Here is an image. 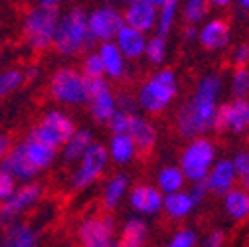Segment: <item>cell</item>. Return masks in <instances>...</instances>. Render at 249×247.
I'll return each mask as SVG.
<instances>
[{"label":"cell","mask_w":249,"mask_h":247,"mask_svg":"<svg viewBox=\"0 0 249 247\" xmlns=\"http://www.w3.org/2000/svg\"><path fill=\"white\" fill-rule=\"evenodd\" d=\"M222 79L217 75H204L194 91V97L186 101L176 113V127L184 139H198L213 129L215 113L220 107Z\"/></svg>","instance_id":"6da1fadb"},{"label":"cell","mask_w":249,"mask_h":247,"mask_svg":"<svg viewBox=\"0 0 249 247\" xmlns=\"http://www.w3.org/2000/svg\"><path fill=\"white\" fill-rule=\"evenodd\" d=\"M93 44L89 28H87V12L83 8H71L59 14L53 46L61 55H75Z\"/></svg>","instance_id":"7a4b0ae2"},{"label":"cell","mask_w":249,"mask_h":247,"mask_svg":"<svg viewBox=\"0 0 249 247\" xmlns=\"http://www.w3.org/2000/svg\"><path fill=\"white\" fill-rule=\"evenodd\" d=\"M57 20H59L57 8H48L42 4L30 8L22 22V36L28 48H32L34 52H44L52 48Z\"/></svg>","instance_id":"3957f363"},{"label":"cell","mask_w":249,"mask_h":247,"mask_svg":"<svg viewBox=\"0 0 249 247\" xmlns=\"http://www.w3.org/2000/svg\"><path fill=\"white\" fill-rule=\"evenodd\" d=\"M178 93V81L172 70H160L154 73L141 89L137 105L146 113H162Z\"/></svg>","instance_id":"277c9868"},{"label":"cell","mask_w":249,"mask_h":247,"mask_svg":"<svg viewBox=\"0 0 249 247\" xmlns=\"http://www.w3.org/2000/svg\"><path fill=\"white\" fill-rule=\"evenodd\" d=\"M215 160H217L215 144L206 137H198V139H192L182 150L178 168L182 170L186 180L198 184V182L206 180V176L212 170Z\"/></svg>","instance_id":"5b68a950"},{"label":"cell","mask_w":249,"mask_h":247,"mask_svg":"<svg viewBox=\"0 0 249 247\" xmlns=\"http://www.w3.org/2000/svg\"><path fill=\"white\" fill-rule=\"evenodd\" d=\"M50 93L61 105L87 103V79L71 68L57 70L50 81Z\"/></svg>","instance_id":"8992f818"},{"label":"cell","mask_w":249,"mask_h":247,"mask_svg":"<svg viewBox=\"0 0 249 247\" xmlns=\"http://www.w3.org/2000/svg\"><path fill=\"white\" fill-rule=\"evenodd\" d=\"M75 133V125L73 121L64 113V111H57V109H52L48 111L40 123L32 129V133H30V137H34L36 141L40 142H46L50 144L52 148H61L68 139Z\"/></svg>","instance_id":"52a82bcc"},{"label":"cell","mask_w":249,"mask_h":247,"mask_svg":"<svg viewBox=\"0 0 249 247\" xmlns=\"http://www.w3.org/2000/svg\"><path fill=\"white\" fill-rule=\"evenodd\" d=\"M42 200V186L36 182L22 184L14 190V194L0 206V226H10L14 222H20L24 213L34 210L38 202Z\"/></svg>","instance_id":"ba28073f"},{"label":"cell","mask_w":249,"mask_h":247,"mask_svg":"<svg viewBox=\"0 0 249 247\" xmlns=\"http://www.w3.org/2000/svg\"><path fill=\"white\" fill-rule=\"evenodd\" d=\"M109 164L107 148L99 142H93L91 148L85 152V157L77 162L75 172L71 174V188L73 190H85L95 180L103 176Z\"/></svg>","instance_id":"9c48e42d"},{"label":"cell","mask_w":249,"mask_h":247,"mask_svg":"<svg viewBox=\"0 0 249 247\" xmlns=\"http://www.w3.org/2000/svg\"><path fill=\"white\" fill-rule=\"evenodd\" d=\"M115 222L111 215H89L77 229L81 247H119L115 237Z\"/></svg>","instance_id":"30bf717a"},{"label":"cell","mask_w":249,"mask_h":247,"mask_svg":"<svg viewBox=\"0 0 249 247\" xmlns=\"http://www.w3.org/2000/svg\"><path fill=\"white\" fill-rule=\"evenodd\" d=\"M124 26L123 12L113 6H99L87 12V28L93 42H113L117 32Z\"/></svg>","instance_id":"8fae6325"},{"label":"cell","mask_w":249,"mask_h":247,"mask_svg":"<svg viewBox=\"0 0 249 247\" xmlns=\"http://www.w3.org/2000/svg\"><path fill=\"white\" fill-rule=\"evenodd\" d=\"M87 105L91 117L99 123H107L117 111V97L113 95V89L105 77L87 79Z\"/></svg>","instance_id":"7c38bea8"},{"label":"cell","mask_w":249,"mask_h":247,"mask_svg":"<svg viewBox=\"0 0 249 247\" xmlns=\"http://www.w3.org/2000/svg\"><path fill=\"white\" fill-rule=\"evenodd\" d=\"M249 127V115L243 99H233L217 107L213 131L220 133H243Z\"/></svg>","instance_id":"4fadbf2b"},{"label":"cell","mask_w":249,"mask_h":247,"mask_svg":"<svg viewBox=\"0 0 249 247\" xmlns=\"http://www.w3.org/2000/svg\"><path fill=\"white\" fill-rule=\"evenodd\" d=\"M204 184H206L208 192H212L215 196H226L230 190H233L237 184V176H235L231 159H217L213 162L212 170L208 172Z\"/></svg>","instance_id":"5bb4252c"},{"label":"cell","mask_w":249,"mask_h":247,"mask_svg":"<svg viewBox=\"0 0 249 247\" xmlns=\"http://www.w3.org/2000/svg\"><path fill=\"white\" fill-rule=\"evenodd\" d=\"M164 196L159 192L157 186L150 184H139L129 192V204L131 208L141 215H154L162 210Z\"/></svg>","instance_id":"9a60e30c"},{"label":"cell","mask_w":249,"mask_h":247,"mask_svg":"<svg viewBox=\"0 0 249 247\" xmlns=\"http://www.w3.org/2000/svg\"><path fill=\"white\" fill-rule=\"evenodd\" d=\"M157 16H159V10L152 4H148L146 0H137V2L127 6V10L123 12L124 26L135 28L142 34L157 28Z\"/></svg>","instance_id":"2e32d148"},{"label":"cell","mask_w":249,"mask_h":247,"mask_svg":"<svg viewBox=\"0 0 249 247\" xmlns=\"http://www.w3.org/2000/svg\"><path fill=\"white\" fill-rule=\"evenodd\" d=\"M0 168H2L4 172H8L16 182H22V184L32 182L36 178V174H38V170L30 164L28 159L24 157L20 144L10 146V150L4 154L2 162H0Z\"/></svg>","instance_id":"e0dca14e"},{"label":"cell","mask_w":249,"mask_h":247,"mask_svg":"<svg viewBox=\"0 0 249 247\" xmlns=\"http://www.w3.org/2000/svg\"><path fill=\"white\" fill-rule=\"evenodd\" d=\"M40 233L28 222H14L4 228V233L0 237V247H38Z\"/></svg>","instance_id":"ac0fdd59"},{"label":"cell","mask_w":249,"mask_h":247,"mask_svg":"<svg viewBox=\"0 0 249 247\" xmlns=\"http://www.w3.org/2000/svg\"><path fill=\"white\" fill-rule=\"evenodd\" d=\"M20 148L24 152V157L28 159V162L32 164L38 172L40 170H46L48 166H52L53 160H55V157H57V150L55 148H52L46 142L36 141L34 137H30V135L26 137L24 142H20Z\"/></svg>","instance_id":"d6986e66"},{"label":"cell","mask_w":249,"mask_h":247,"mask_svg":"<svg viewBox=\"0 0 249 247\" xmlns=\"http://www.w3.org/2000/svg\"><path fill=\"white\" fill-rule=\"evenodd\" d=\"M113 44L119 48V52L123 53L124 59H139L141 55H144V48H146V36L142 32L129 26H123Z\"/></svg>","instance_id":"ffe728a7"},{"label":"cell","mask_w":249,"mask_h":247,"mask_svg":"<svg viewBox=\"0 0 249 247\" xmlns=\"http://www.w3.org/2000/svg\"><path fill=\"white\" fill-rule=\"evenodd\" d=\"M196 36L206 50L217 52L230 44V26L224 20H210L202 26V30Z\"/></svg>","instance_id":"44dd1931"},{"label":"cell","mask_w":249,"mask_h":247,"mask_svg":"<svg viewBox=\"0 0 249 247\" xmlns=\"http://www.w3.org/2000/svg\"><path fill=\"white\" fill-rule=\"evenodd\" d=\"M127 135L133 139V142L137 144L139 150H150L154 146V142H157V129H154L152 123L142 115H131Z\"/></svg>","instance_id":"7402d4cb"},{"label":"cell","mask_w":249,"mask_h":247,"mask_svg":"<svg viewBox=\"0 0 249 247\" xmlns=\"http://www.w3.org/2000/svg\"><path fill=\"white\" fill-rule=\"evenodd\" d=\"M93 144V135L87 129H75V133L61 146V159L68 164H77Z\"/></svg>","instance_id":"603a6c76"},{"label":"cell","mask_w":249,"mask_h":247,"mask_svg":"<svg viewBox=\"0 0 249 247\" xmlns=\"http://www.w3.org/2000/svg\"><path fill=\"white\" fill-rule=\"evenodd\" d=\"M99 57L105 70V75L111 79H121L127 73V59L123 57V53L119 52V48L113 42H105L99 46Z\"/></svg>","instance_id":"cb8c5ba5"},{"label":"cell","mask_w":249,"mask_h":247,"mask_svg":"<svg viewBox=\"0 0 249 247\" xmlns=\"http://www.w3.org/2000/svg\"><path fill=\"white\" fill-rule=\"evenodd\" d=\"M162 210L168 218L172 220H184L196 210L188 190H180V192H174V194H168L164 196L162 200Z\"/></svg>","instance_id":"d4e9b609"},{"label":"cell","mask_w":249,"mask_h":247,"mask_svg":"<svg viewBox=\"0 0 249 247\" xmlns=\"http://www.w3.org/2000/svg\"><path fill=\"white\" fill-rule=\"evenodd\" d=\"M137 150L139 148L129 135H113L107 146L109 160H113L115 164H129L137 157Z\"/></svg>","instance_id":"484cf974"},{"label":"cell","mask_w":249,"mask_h":247,"mask_svg":"<svg viewBox=\"0 0 249 247\" xmlns=\"http://www.w3.org/2000/svg\"><path fill=\"white\" fill-rule=\"evenodd\" d=\"M127 192H129V178L124 174L111 176L103 186V196H101L103 208L105 210H115L123 202V198L127 196Z\"/></svg>","instance_id":"4316f807"},{"label":"cell","mask_w":249,"mask_h":247,"mask_svg":"<svg viewBox=\"0 0 249 247\" xmlns=\"http://www.w3.org/2000/svg\"><path fill=\"white\" fill-rule=\"evenodd\" d=\"M224 210L233 222L249 220V194L235 186L224 196Z\"/></svg>","instance_id":"83f0119b"},{"label":"cell","mask_w":249,"mask_h":247,"mask_svg":"<svg viewBox=\"0 0 249 247\" xmlns=\"http://www.w3.org/2000/svg\"><path fill=\"white\" fill-rule=\"evenodd\" d=\"M148 228L141 218H129L124 222L119 237V247H144Z\"/></svg>","instance_id":"f1b7e54d"},{"label":"cell","mask_w":249,"mask_h":247,"mask_svg":"<svg viewBox=\"0 0 249 247\" xmlns=\"http://www.w3.org/2000/svg\"><path fill=\"white\" fill-rule=\"evenodd\" d=\"M184 182H186V178L178 166H164L157 174V188L162 196L180 192L184 188Z\"/></svg>","instance_id":"f546056e"},{"label":"cell","mask_w":249,"mask_h":247,"mask_svg":"<svg viewBox=\"0 0 249 247\" xmlns=\"http://www.w3.org/2000/svg\"><path fill=\"white\" fill-rule=\"evenodd\" d=\"M178 14V0H164L162 6L159 8V16H157V36L166 38L170 34V30L174 26Z\"/></svg>","instance_id":"4dcf8cb0"},{"label":"cell","mask_w":249,"mask_h":247,"mask_svg":"<svg viewBox=\"0 0 249 247\" xmlns=\"http://www.w3.org/2000/svg\"><path fill=\"white\" fill-rule=\"evenodd\" d=\"M182 18L186 24H200L208 16V0H186V4L182 8Z\"/></svg>","instance_id":"1f68e13d"},{"label":"cell","mask_w":249,"mask_h":247,"mask_svg":"<svg viewBox=\"0 0 249 247\" xmlns=\"http://www.w3.org/2000/svg\"><path fill=\"white\" fill-rule=\"evenodd\" d=\"M166 52H168V48H166V38L154 34L150 40H146L144 55H146V59L150 61V64L160 66L162 61L166 59Z\"/></svg>","instance_id":"d6a6232c"},{"label":"cell","mask_w":249,"mask_h":247,"mask_svg":"<svg viewBox=\"0 0 249 247\" xmlns=\"http://www.w3.org/2000/svg\"><path fill=\"white\" fill-rule=\"evenodd\" d=\"M230 87H231L233 99H245L247 93H249V70L247 68H237L231 75Z\"/></svg>","instance_id":"836d02e7"},{"label":"cell","mask_w":249,"mask_h":247,"mask_svg":"<svg viewBox=\"0 0 249 247\" xmlns=\"http://www.w3.org/2000/svg\"><path fill=\"white\" fill-rule=\"evenodd\" d=\"M24 83V73L18 70H6L0 71V97H4L12 91H16Z\"/></svg>","instance_id":"e575fe53"},{"label":"cell","mask_w":249,"mask_h":247,"mask_svg":"<svg viewBox=\"0 0 249 247\" xmlns=\"http://www.w3.org/2000/svg\"><path fill=\"white\" fill-rule=\"evenodd\" d=\"M81 75H83L85 79H99V77H105V70H103V64H101L99 53H87V55H85Z\"/></svg>","instance_id":"d590c367"},{"label":"cell","mask_w":249,"mask_h":247,"mask_svg":"<svg viewBox=\"0 0 249 247\" xmlns=\"http://www.w3.org/2000/svg\"><path fill=\"white\" fill-rule=\"evenodd\" d=\"M196 245H198V233L192 228L178 229L166 243V247H196Z\"/></svg>","instance_id":"8d00e7d4"},{"label":"cell","mask_w":249,"mask_h":247,"mask_svg":"<svg viewBox=\"0 0 249 247\" xmlns=\"http://www.w3.org/2000/svg\"><path fill=\"white\" fill-rule=\"evenodd\" d=\"M129 123H131V115L124 113V111H121V109H117V111L111 115V119L107 121V125H109V129L113 131V135H127Z\"/></svg>","instance_id":"74e56055"},{"label":"cell","mask_w":249,"mask_h":247,"mask_svg":"<svg viewBox=\"0 0 249 247\" xmlns=\"http://www.w3.org/2000/svg\"><path fill=\"white\" fill-rule=\"evenodd\" d=\"M16 188H18V182L8 172H4L2 168H0V206L14 194Z\"/></svg>","instance_id":"f35d334b"},{"label":"cell","mask_w":249,"mask_h":247,"mask_svg":"<svg viewBox=\"0 0 249 247\" xmlns=\"http://www.w3.org/2000/svg\"><path fill=\"white\" fill-rule=\"evenodd\" d=\"M231 162H233L237 180L249 176V150H241V152H237L235 157L231 159Z\"/></svg>","instance_id":"ab89813d"},{"label":"cell","mask_w":249,"mask_h":247,"mask_svg":"<svg viewBox=\"0 0 249 247\" xmlns=\"http://www.w3.org/2000/svg\"><path fill=\"white\" fill-rule=\"evenodd\" d=\"M231 61L237 68H245L249 64V44H239L237 48H233Z\"/></svg>","instance_id":"60d3db41"},{"label":"cell","mask_w":249,"mask_h":247,"mask_svg":"<svg viewBox=\"0 0 249 247\" xmlns=\"http://www.w3.org/2000/svg\"><path fill=\"white\" fill-rule=\"evenodd\" d=\"M226 243V233L222 229H213L208 233V237H204L202 247H224Z\"/></svg>","instance_id":"b9f144b4"},{"label":"cell","mask_w":249,"mask_h":247,"mask_svg":"<svg viewBox=\"0 0 249 247\" xmlns=\"http://www.w3.org/2000/svg\"><path fill=\"white\" fill-rule=\"evenodd\" d=\"M188 194H190V198H192L194 206L198 208V206H200V204L206 200L208 188H206V184H204V182H198V184H194V186H192V190H188Z\"/></svg>","instance_id":"7bdbcfd3"},{"label":"cell","mask_w":249,"mask_h":247,"mask_svg":"<svg viewBox=\"0 0 249 247\" xmlns=\"http://www.w3.org/2000/svg\"><path fill=\"white\" fill-rule=\"evenodd\" d=\"M10 150V141H8V137H0V162H2V159H4V154Z\"/></svg>","instance_id":"ee69618b"},{"label":"cell","mask_w":249,"mask_h":247,"mask_svg":"<svg viewBox=\"0 0 249 247\" xmlns=\"http://www.w3.org/2000/svg\"><path fill=\"white\" fill-rule=\"evenodd\" d=\"M38 75H40V70L38 68H30L26 73H24V81L28 79V81H34V79H38Z\"/></svg>","instance_id":"f6af8a7d"},{"label":"cell","mask_w":249,"mask_h":247,"mask_svg":"<svg viewBox=\"0 0 249 247\" xmlns=\"http://www.w3.org/2000/svg\"><path fill=\"white\" fill-rule=\"evenodd\" d=\"M61 2H66V0H40V4L48 6V8H57Z\"/></svg>","instance_id":"bcb514c9"},{"label":"cell","mask_w":249,"mask_h":247,"mask_svg":"<svg viewBox=\"0 0 249 247\" xmlns=\"http://www.w3.org/2000/svg\"><path fill=\"white\" fill-rule=\"evenodd\" d=\"M210 4H213V6H217V8H224V6H228L231 0H208Z\"/></svg>","instance_id":"7dc6e473"},{"label":"cell","mask_w":249,"mask_h":247,"mask_svg":"<svg viewBox=\"0 0 249 247\" xmlns=\"http://www.w3.org/2000/svg\"><path fill=\"white\" fill-rule=\"evenodd\" d=\"M239 184H241V186H239V188H241V190H245V192L249 194V176L241 178V180H239Z\"/></svg>","instance_id":"c3c4849f"},{"label":"cell","mask_w":249,"mask_h":247,"mask_svg":"<svg viewBox=\"0 0 249 247\" xmlns=\"http://www.w3.org/2000/svg\"><path fill=\"white\" fill-rule=\"evenodd\" d=\"M146 2H148V4H152L154 8H157V10H159V8L162 6V2H164V0H146Z\"/></svg>","instance_id":"681fc988"},{"label":"cell","mask_w":249,"mask_h":247,"mask_svg":"<svg viewBox=\"0 0 249 247\" xmlns=\"http://www.w3.org/2000/svg\"><path fill=\"white\" fill-rule=\"evenodd\" d=\"M184 36H188V38H194L196 36V30L190 26V28H186V32H184Z\"/></svg>","instance_id":"f907efd6"},{"label":"cell","mask_w":249,"mask_h":247,"mask_svg":"<svg viewBox=\"0 0 249 247\" xmlns=\"http://www.w3.org/2000/svg\"><path fill=\"white\" fill-rule=\"evenodd\" d=\"M235 2L241 6V8H245V10H249V0H235Z\"/></svg>","instance_id":"816d5d0a"},{"label":"cell","mask_w":249,"mask_h":247,"mask_svg":"<svg viewBox=\"0 0 249 247\" xmlns=\"http://www.w3.org/2000/svg\"><path fill=\"white\" fill-rule=\"evenodd\" d=\"M117 2H121V4H127V6H131L133 2H137V0H117Z\"/></svg>","instance_id":"f5cc1de1"},{"label":"cell","mask_w":249,"mask_h":247,"mask_svg":"<svg viewBox=\"0 0 249 247\" xmlns=\"http://www.w3.org/2000/svg\"><path fill=\"white\" fill-rule=\"evenodd\" d=\"M243 101H245V109H247V115H249V93H247V97Z\"/></svg>","instance_id":"db71d44e"},{"label":"cell","mask_w":249,"mask_h":247,"mask_svg":"<svg viewBox=\"0 0 249 247\" xmlns=\"http://www.w3.org/2000/svg\"><path fill=\"white\" fill-rule=\"evenodd\" d=\"M247 139H249V127H247Z\"/></svg>","instance_id":"11a10c76"}]
</instances>
